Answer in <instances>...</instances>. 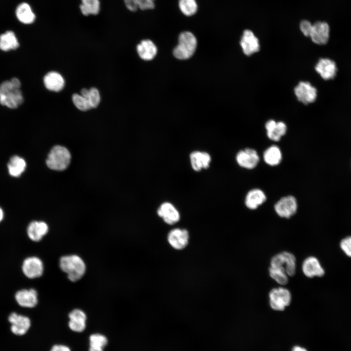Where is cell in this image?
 Masks as SVG:
<instances>
[{
    "label": "cell",
    "mask_w": 351,
    "mask_h": 351,
    "mask_svg": "<svg viewBox=\"0 0 351 351\" xmlns=\"http://www.w3.org/2000/svg\"><path fill=\"white\" fill-rule=\"evenodd\" d=\"M20 82L16 78L3 82L0 85V103L11 109L17 108L23 101L20 90Z\"/></svg>",
    "instance_id": "6da1fadb"
},
{
    "label": "cell",
    "mask_w": 351,
    "mask_h": 351,
    "mask_svg": "<svg viewBox=\"0 0 351 351\" xmlns=\"http://www.w3.org/2000/svg\"><path fill=\"white\" fill-rule=\"evenodd\" d=\"M59 266L61 270L67 274L68 279L72 282L81 279L86 269L83 260L77 254L62 256L59 259Z\"/></svg>",
    "instance_id": "7a4b0ae2"
},
{
    "label": "cell",
    "mask_w": 351,
    "mask_h": 351,
    "mask_svg": "<svg viewBox=\"0 0 351 351\" xmlns=\"http://www.w3.org/2000/svg\"><path fill=\"white\" fill-rule=\"evenodd\" d=\"M197 46L195 35L189 31L183 32L178 37V44L173 50L174 56L179 59H186L194 54Z\"/></svg>",
    "instance_id": "3957f363"
},
{
    "label": "cell",
    "mask_w": 351,
    "mask_h": 351,
    "mask_svg": "<svg viewBox=\"0 0 351 351\" xmlns=\"http://www.w3.org/2000/svg\"><path fill=\"white\" fill-rule=\"evenodd\" d=\"M71 157L70 152L66 148L56 145L50 151L46 160V165L52 170L63 171L69 165Z\"/></svg>",
    "instance_id": "277c9868"
},
{
    "label": "cell",
    "mask_w": 351,
    "mask_h": 351,
    "mask_svg": "<svg viewBox=\"0 0 351 351\" xmlns=\"http://www.w3.org/2000/svg\"><path fill=\"white\" fill-rule=\"evenodd\" d=\"M11 332L15 335H26L32 327V321L28 316L16 312H11L8 316Z\"/></svg>",
    "instance_id": "5b68a950"
},
{
    "label": "cell",
    "mask_w": 351,
    "mask_h": 351,
    "mask_svg": "<svg viewBox=\"0 0 351 351\" xmlns=\"http://www.w3.org/2000/svg\"><path fill=\"white\" fill-rule=\"evenodd\" d=\"M271 267L283 269L288 276H292L296 272L295 257L290 253L283 252L272 257Z\"/></svg>",
    "instance_id": "8992f818"
},
{
    "label": "cell",
    "mask_w": 351,
    "mask_h": 351,
    "mask_svg": "<svg viewBox=\"0 0 351 351\" xmlns=\"http://www.w3.org/2000/svg\"><path fill=\"white\" fill-rule=\"evenodd\" d=\"M290 292L287 289L279 287L272 289L269 292V303L271 308L282 311L288 306L291 301Z\"/></svg>",
    "instance_id": "52a82bcc"
},
{
    "label": "cell",
    "mask_w": 351,
    "mask_h": 351,
    "mask_svg": "<svg viewBox=\"0 0 351 351\" xmlns=\"http://www.w3.org/2000/svg\"><path fill=\"white\" fill-rule=\"evenodd\" d=\"M21 271L24 276L29 279L40 277L44 271L42 261L39 257L33 256L26 257L21 265Z\"/></svg>",
    "instance_id": "ba28073f"
},
{
    "label": "cell",
    "mask_w": 351,
    "mask_h": 351,
    "mask_svg": "<svg viewBox=\"0 0 351 351\" xmlns=\"http://www.w3.org/2000/svg\"><path fill=\"white\" fill-rule=\"evenodd\" d=\"M297 100L307 105L314 102L317 98V91L308 81H300L294 89Z\"/></svg>",
    "instance_id": "9c48e42d"
},
{
    "label": "cell",
    "mask_w": 351,
    "mask_h": 351,
    "mask_svg": "<svg viewBox=\"0 0 351 351\" xmlns=\"http://www.w3.org/2000/svg\"><path fill=\"white\" fill-rule=\"evenodd\" d=\"M274 208L279 216L289 218L296 213V199L292 195L283 197L275 203Z\"/></svg>",
    "instance_id": "30bf717a"
},
{
    "label": "cell",
    "mask_w": 351,
    "mask_h": 351,
    "mask_svg": "<svg viewBox=\"0 0 351 351\" xmlns=\"http://www.w3.org/2000/svg\"><path fill=\"white\" fill-rule=\"evenodd\" d=\"M68 327L72 332L80 333L84 332L87 327V315L80 309L76 308L68 314Z\"/></svg>",
    "instance_id": "8fae6325"
},
{
    "label": "cell",
    "mask_w": 351,
    "mask_h": 351,
    "mask_svg": "<svg viewBox=\"0 0 351 351\" xmlns=\"http://www.w3.org/2000/svg\"><path fill=\"white\" fill-rule=\"evenodd\" d=\"M14 298L18 305L24 308H33L38 305L39 301L38 292L33 288L17 291Z\"/></svg>",
    "instance_id": "7c38bea8"
},
{
    "label": "cell",
    "mask_w": 351,
    "mask_h": 351,
    "mask_svg": "<svg viewBox=\"0 0 351 351\" xmlns=\"http://www.w3.org/2000/svg\"><path fill=\"white\" fill-rule=\"evenodd\" d=\"M316 72L324 80L334 79L338 69L335 62L329 58H321L315 66Z\"/></svg>",
    "instance_id": "4fadbf2b"
},
{
    "label": "cell",
    "mask_w": 351,
    "mask_h": 351,
    "mask_svg": "<svg viewBox=\"0 0 351 351\" xmlns=\"http://www.w3.org/2000/svg\"><path fill=\"white\" fill-rule=\"evenodd\" d=\"M310 37L312 40L318 45H325L327 43L330 37V27L324 21H317L312 24Z\"/></svg>",
    "instance_id": "5bb4252c"
},
{
    "label": "cell",
    "mask_w": 351,
    "mask_h": 351,
    "mask_svg": "<svg viewBox=\"0 0 351 351\" xmlns=\"http://www.w3.org/2000/svg\"><path fill=\"white\" fill-rule=\"evenodd\" d=\"M236 160L240 167L252 169L257 166L259 161V157L255 150L246 148L237 153Z\"/></svg>",
    "instance_id": "9a60e30c"
},
{
    "label": "cell",
    "mask_w": 351,
    "mask_h": 351,
    "mask_svg": "<svg viewBox=\"0 0 351 351\" xmlns=\"http://www.w3.org/2000/svg\"><path fill=\"white\" fill-rule=\"evenodd\" d=\"M240 44L243 53L248 56L258 52L260 49L258 39L250 30L244 31Z\"/></svg>",
    "instance_id": "2e32d148"
},
{
    "label": "cell",
    "mask_w": 351,
    "mask_h": 351,
    "mask_svg": "<svg viewBox=\"0 0 351 351\" xmlns=\"http://www.w3.org/2000/svg\"><path fill=\"white\" fill-rule=\"evenodd\" d=\"M159 216L168 224L173 225L180 219L178 211L172 203L165 202L162 203L157 210Z\"/></svg>",
    "instance_id": "e0dca14e"
},
{
    "label": "cell",
    "mask_w": 351,
    "mask_h": 351,
    "mask_svg": "<svg viewBox=\"0 0 351 351\" xmlns=\"http://www.w3.org/2000/svg\"><path fill=\"white\" fill-rule=\"evenodd\" d=\"M189 233L185 229L176 228L168 234V241L170 245L176 250H182L187 246Z\"/></svg>",
    "instance_id": "ac0fdd59"
},
{
    "label": "cell",
    "mask_w": 351,
    "mask_h": 351,
    "mask_svg": "<svg viewBox=\"0 0 351 351\" xmlns=\"http://www.w3.org/2000/svg\"><path fill=\"white\" fill-rule=\"evenodd\" d=\"M49 230L48 225L43 221H33L27 228V234L32 241L39 242L47 234Z\"/></svg>",
    "instance_id": "d6986e66"
},
{
    "label": "cell",
    "mask_w": 351,
    "mask_h": 351,
    "mask_svg": "<svg viewBox=\"0 0 351 351\" xmlns=\"http://www.w3.org/2000/svg\"><path fill=\"white\" fill-rule=\"evenodd\" d=\"M302 269L304 274L310 278L321 277L325 273L318 259L313 256L308 257L304 260Z\"/></svg>",
    "instance_id": "ffe728a7"
},
{
    "label": "cell",
    "mask_w": 351,
    "mask_h": 351,
    "mask_svg": "<svg viewBox=\"0 0 351 351\" xmlns=\"http://www.w3.org/2000/svg\"><path fill=\"white\" fill-rule=\"evenodd\" d=\"M43 83L48 90L56 92L61 91L65 86L63 76L56 71L47 73L43 78Z\"/></svg>",
    "instance_id": "44dd1931"
},
{
    "label": "cell",
    "mask_w": 351,
    "mask_h": 351,
    "mask_svg": "<svg viewBox=\"0 0 351 351\" xmlns=\"http://www.w3.org/2000/svg\"><path fill=\"white\" fill-rule=\"evenodd\" d=\"M190 160L193 170L198 172L209 167L211 157L207 152L195 151L191 153Z\"/></svg>",
    "instance_id": "7402d4cb"
},
{
    "label": "cell",
    "mask_w": 351,
    "mask_h": 351,
    "mask_svg": "<svg viewBox=\"0 0 351 351\" xmlns=\"http://www.w3.org/2000/svg\"><path fill=\"white\" fill-rule=\"evenodd\" d=\"M266 200V196L260 189H254L250 190L245 198V205L251 210H255L262 204Z\"/></svg>",
    "instance_id": "603a6c76"
},
{
    "label": "cell",
    "mask_w": 351,
    "mask_h": 351,
    "mask_svg": "<svg viewBox=\"0 0 351 351\" xmlns=\"http://www.w3.org/2000/svg\"><path fill=\"white\" fill-rule=\"evenodd\" d=\"M137 51L139 57L145 60H150L156 56L157 48L150 39L142 40L137 46Z\"/></svg>",
    "instance_id": "cb8c5ba5"
},
{
    "label": "cell",
    "mask_w": 351,
    "mask_h": 351,
    "mask_svg": "<svg viewBox=\"0 0 351 351\" xmlns=\"http://www.w3.org/2000/svg\"><path fill=\"white\" fill-rule=\"evenodd\" d=\"M17 18L21 22L24 24H31L36 19V15L30 6L27 3L20 4L16 10Z\"/></svg>",
    "instance_id": "d4e9b609"
},
{
    "label": "cell",
    "mask_w": 351,
    "mask_h": 351,
    "mask_svg": "<svg viewBox=\"0 0 351 351\" xmlns=\"http://www.w3.org/2000/svg\"><path fill=\"white\" fill-rule=\"evenodd\" d=\"M108 344L107 337L103 333L95 332L89 336L88 351H104Z\"/></svg>",
    "instance_id": "484cf974"
},
{
    "label": "cell",
    "mask_w": 351,
    "mask_h": 351,
    "mask_svg": "<svg viewBox=\"0 0 351 351\" xmlns=\"http://www.w3.org/2000/svg\"><path fill=\"white\" fill-rule=\"evenodd\" d=\"M26 166L24 159L18 156L11 157L7 164L9 174L14 177L20 176L24 171Z\"/></svg>",
    "instance_id": "4316f807"
},
{
    "label": "cell",
    "mask_w": 351,
    "mask_h": 351,
    "mask_svg": "<svg viewBox=\"0 0 351 351\" xmlns=\"http://www.w3.org/2000/svg\"><path fill=\"white\" fill-rule=\"evenodd\" d=\"M264 161L268 165L274 166L278 165L282 160V153L279 147L272 145L267 149L263 154Z\"/></svg>",
    "instance_id": "83f0119b"
},
{
    "label": "cell",
    "mask_w": 351,
    "mask_h": 351,
    "mask_svg": "<svg viewBox=\"0 0 351 351\" xmlns=\"http://www.w3.org/2000/svg\"><path fill=\"white\" fill-rule=\"evenodd\" d=\"M19 46L14 34L11 31H6L0 36V49L4 51L16 49Z\"/></svg>",
    "instance_id": "f1b7e54d"
},
{
    "label": "cell",
    "mask_w": 351,
    "mask_h": 351,
    "mask_svg": "<svg viewBox=\"0 0 351 351\" xmlns=\"http://www.w3.org/2000/svg\"><path fill=\"white\" fill-rule=\"evenodd\" d=\"M155 0H124L126 8L130 11L135 12L138 9L142 10L153 9L155 7Z\"/></svg>",
    "instance_id": "f546056e"
},
{
    "label": "cell",
    "mask_w": 351,
    "mask_h": 351,
    "mask_svg": "<svg viewBox=\"0 0 351 351\" xmlns=\"http://www.w3.org/2000/svg\"><path fill=\"white\" fill-rule=\"evenodd\" d=\"M79 9L84 16L96 15L100 11V3L99 0H81Z\"/></svg>",
    "instance_id": "4dcf8cb0"
},
{
    "label": "cell",
    "mask_w": 351,
    "mask_h": 351,
    "mask_svg": "<svg viewBox=\"0 0 351 351\" xmlns=\"http://www.w3.org/2000/svg\"><path fill=\"white\" fill-rule=\"evenodd\" d=\"M178 7L181 13L188 17L194 15L198 8L195 0H179Z\"/></svg>",
    "instance_id": "1f68e13d"
},
{
    "label": "cell",
    "mask_w": 351,
    "mask_h": 351,
    "mask_svg": "<svg viewBox=\"0 0 351 351\" xmlns=\"http://www.w3.org/2000/svg\"><path fill=\"white\" fill-rule=\"evenodd\" d=\"M286 131V124L282 121H278L276 122L275 127L272 131L267 132V135L271 140L278 141L285 135Z\"/></svg>",
    "instance_id": "d6a6232c"
},
{
    "label": "cell",
    "mask_w": 351,
    "mask_h": 351,
    "mask_svg": "<svg viewBox=\"0 0 351 351\" xmlns=\"http://www.w3.org/2000/svg\"><path fill=\"white\" fill-rule=\"evenodd\" d=\"M269 271L270 276L278 284L284 285L288 283V275L283 269L270 267Z\"/></svg>",
    "instance_id": "836d02e7"
},
{
    "label": "cell",
    "mask_w": 351,
    "mask_h": 351,
    "mask_svg": "<svg viewBox=\"0 0 351 351\" xmlns=\"http://www.w3.org/2000/svg\"><path fill=\"white\" fill-rule=\"evenodd\" d=\"M74 105L81 111H87L92 109L90 103L86 98L80 94H74L72 97Z\"/></svg>",
    "instance_id": "e575fe53"
},
{
    "label": "cell",
    "mask_w": 351,
    "mask_h": 351,
    "mask_svg": "<svg viewBox=\"0 0 351 351\" xmlns=\"http://www.w3.org/2000/svg\"><path fill=\"white\" fill-rule=\"evenodd\" d=\"M86 98L88 100L92 108L97 107L100 102V96L98 89L95 87L89 89Z\"/></svg>",
    "instance_id": "d590c367"
},
{
    "label": "cell",
    "mask_w": 351,
    "mask_h": 351,
    "mask_svg": "<svg viewBox=\"0 0 351 351\" xmlns=\"http://www.w3.org/2000/svg\"><path fill=\"white\" fill-rule=\"evenodd\" d=\"M340 247L345 253L351 257V236L343 239L340 242Z\"/></svg>",
    "instance_id": "8d00e7d4"
},
{
    "label": "cell",
    "mask_w": 351,
    "mask_h": 351,
    "mask_svg": "<svg viewBox=\"0 0 351 351\" xmlns=\"http://www.w3.org/2000/svg\"><path fill=\"white\" fill-rule=\"evenodd\" d=\"M312 24L307 20L301 21L300 24V29L303 35L306 37H310L312 31Z\"/></svg>",
    "instance_id": "74e56055"
},
{
    "label": "cell",
    "mask_w": 351,
    "mask_h": 351,
    "mask_svg": "<svg viewBox=\"0 0 351 351\" xmlns=\"http://www.w3.org/2000/svg\"><path fill=\"white\" fill-rule=\"evenodd\" d=\"M49 351H72L71 348L67 345L58 343L53 345Z\"/></svg>",
    "instance_id": "f35d334b"
},
{
    "label": "cell",
    "mask_w": 351,
    "mask_h": 351,
    "mask_svg": "<svg viewBox=\"0 0 351 351\" xmlns=\"http://www.w3.org/2000/svg\"><path fill=\"white\" fill-rule=\"evenodd\" d=\"M292 351H307V350L302 347L295 346L292 348Z\"/></svg>",
    "instance_id": "ab89813d"
},
{
    "label": "cell",
    "mask_w": 351,
    "mask_h": 351,
    "mask_svg": "<svg viewBox=\"0 0 351 351\" xmlns=\"http://www.w3.org/2000/svg\"><path fill=\"white\" fill-rule=\"evenodd\" d=\"M4 217V213L3 210L0 207V222L3 220Z\"/></svg>",
    "instance_id": "60d3db41"
}]
</instances>
